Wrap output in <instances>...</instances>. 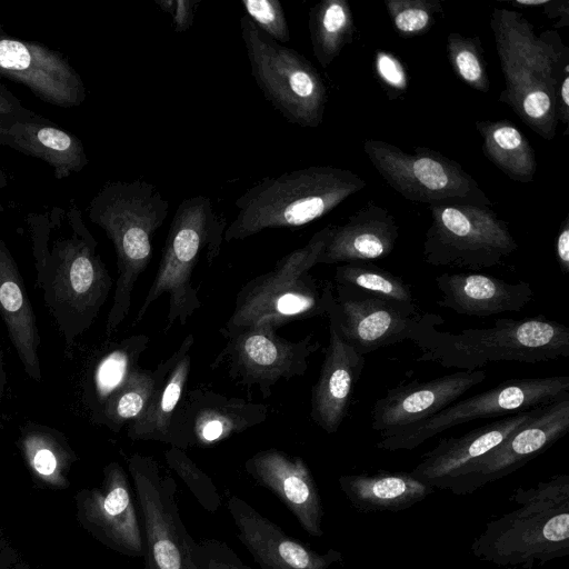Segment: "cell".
Instances as JSON below:
<instances>
[{"instance_id":"obj_20","label":"cell","mask_w":569,"mask_h":569,"mask_svg":"<svg viewBox=\"0 0 569 569\" xmlns=\"http://www.w3.org/2000/svg\"><path fill=\"white\" fill-rule=\"evenodd\" d=\"M227 508L238 529V538L261 569H329L342 561L336 549L318 552L287 535L278 525L238 496Z\"/></svg>"},{"instance_id":"obj_28","label":"cell","mask_w":569,"mask_h":569,"mask_svg":"<svg viewBox=\"0 0 569 569\" xmlns=\"http://www.w3.org/2000/svg\"><path fill=\"white\" fill-rule=\"evenodd\" d=\"M0 316L26 373L41 381L40 335L23 279L16 260L0 238Z\"/></svg>"},{"instance_id":"obj_12","label":"cell","mask_w":569,"mask_h":569,"mask_svg":"<svg viewBox=\"0 0 569 569\" xmlns=\"http://www.w3.org/2000/svg\"><path fill=\"white\" fill-rule=\"evenodd\" d=\"M143 537L144 569H202L177 505V482L156 459H128Z\"/></svg>"},{"instance_id":"obj_21","label":"cell","mask_w":569,"mask_h":569,"mask_svg":"<svg viewBox=\"0 0 569 569\" xmlns=\"http://www.w3.org/2000/svg\"><path fill=\"white\" fill-rule=\"evenodd\" d=\"M80 508L84 522L104 543L123 555L143 557L139 513L118 462L104 468L101 487L86 491Z\"/></svg>"},{"instance_id":"obj_44","label":"cell","mask_w":569,"mask_h":569,"mask_svg":"<svg viewBox=\"0 0 569 569\" xmlns=\"http://www.w3.org/2000/svg\"><path fill=\"white\" fill-rule=\"evenodd\" d=\"M556 256L560 270L566 274L569 271V217L566 216L558 232Z\"/></svg>"},{"instance_id":"obj_37","label":"cell","mask_w":569,"mask_h":569,"mask_svg":"<svg viewBox=\"0 0 569 569\" xmlns=\"http://www.w3.org/2000/svg\"><path fill=\"white\" fill-rule=\"evenodd\" d=\"M483 53L478 36L450 32L447 37V56L452 71L470 88L486 93L490 90V80Z\"/></svg>"},{"instance_id":"obj_16","label":"cell","mask_w":569,"mask_h":569,"mask_svg":"<svg viewBox=\"0 0 569 569\" xmlns=\"http://www.w3.org/2000/svg\"><path fill=\"white\" fill-rule=\"evenodd\" d=\"M328 313L345 340L362 356L411 341L423 317L417 303L388 300L341 286H336Z\"/></svg>"},{"instance_id":"obj_19","label":"cell","mask_w":569,"mask_h":569,"mask_svg":"<svg viewBox=\"0 0 569 569\" xmlns=\"http://www.w3.org/2000/svg\"><path fill=\"white\" fill-rule=\"evenodd\" d=\"M486 371H457L428 381H411L387 390L371 409V428L380 437L429 419L486 379Z\"/></svg>"},{"instance_id":"obj_3","label":"cell","mask_w":569,"mask_h":569,"mask_svg":"<svg viewBox=\"0 0 569 569\" xmlns=\"http://www.w3.org/2000/svg\"><path fill=\"white\" fill-rule=\"evenodd\" d=\"M513 507L490 519L473 539L478 560L506 569H535L569 555V475L516 488Z\"/></svg>"},{"instance_id":"obj_30","label":"cell","mask_w":569,"mask_h":569,"mask_svg":"<svg viewBox=\"0 0 569 569\" xmlns=\"http://www.w3.org/2000/svg\"><path fill=\"white\" fill-rule=\"evenodd\" d=\"M193 343V335H187L177 349L173 366L158 383L148 406L138 418L128 423L127 435L131 440L170 445V425L191 372Z\"/></svg>"},{"instance_id":"obj_15","label":"cell","mask_w":569,"mask_h":569,"mask_svg":"<svg viewBox=\"0 0 569 569\" xmlns=\"http://www.w3.org/2000/svg\"><path fill=\"white\" fill-rule=\"evenodd\" d=\"M569 430V397L533 410L529 419L493 449L462 468L445 487L469 495L499 480L540 456Z\"/></svg>"},{"instance_id":"obj_8","label":"cell","mask_w":569,"mask_h":569,"mask_svg":"<svg viewBox=\"0 0 569 569\" xmlns=\"http://www.w3.org/2000/svg\"><path fill=\"white\" fill-rule=\"evenodd\" d=\"M333 226L317 231L309 241L277 261L237 293L233 310L220 333L227 338L263 318L277 327L315 317H327L335 293L331 282L321 286L310 274L323 252Z\"/></svg>"},{"instance_id":"obj_13","label":"cell","mask_w":569,"mask_h":569,"mask_svg":"<svg viewBox=\"0 0 569 569\" xmlns=\"http://www.w3.org/2000/svg\"><path fill=\"white\" fill-rule=\"evenodd\" d=\"M569 397V377L513 378L481 393L455 401L433 417L380 437L385 451L413 450L430 438L476 419L511 416Z\"/></svg>"},{"instance_id":"obj_1","label":"cell","mask_w":569,"mask_h":569,"mask_svg":"<svg viewBox=\"0 0 569 569\" xmlns=\"http://www.w3.org/2000/svg\"><path fill=\"white\" fill-rule=\"evenodd\" d=\"M26 220L36 286L63 338L64 353L71 358L76 339L97 319L113 281L73 200L66 207L31 212Z\"/></svg>"},{"instance_id":"obj_32","label":"cell","mask_w":569,"mask_h":569,"mask_svg":"<svg viewBox=\"0 0 569 569\" xmlns=\"http://www.w3.org/2000/svg\"><path fill=\"white\" fill-rule=\"evenodd\" d=\"M475 126L482 138V152L489 161L513 181H533L537 170L535 149L511 121L478 120Z\"/></svg>"},{"instance_id":"obj_5","label":"cell","mask_w":569,"mask_h":569,"mask_svg":"<svg viewBox=\"0 0 569 569\" xmlns=\"http://www.w3.org/2000/svg\"><path fill=\"white\" fill-rule=\"evenodd\" d=\"M367 182L348 169L313 166L267 177L234 202L238 214L223 240H243L263 230L308 224L338 207Z\"/></svg>"},{"instance_id":"obj_43","label":"cell","mask_w":569,"mask_h":569,"mask_svg":"<svg viewBox=\"0 0 569 569\" xmlns=\"http://www.w3.org/2000/svg\"><path fill=\"white\" fill-rule=\"evenodd\" d=\"M160 9L169 13L176 32H184L193 24L199 1L196 0H156Z\"/></svg>"},{"instance_id":"obj_48","label":"cell","mask_w":569,"mask_h":569,"mask_svg":"<svg viewBox=\"0 0 569 569\" xmlns=\"http://www.w3.org/2000/svg\"><path fill=\"white\" fill-rule=\"evenodd\" d=\"M7 386V373L4 370V361H3V351L0 345V408L2 406V399L4 395V389ZM2 425V413L0 412V426Z\"/></svg>"},{"instance_id":"obj_35","label":"cell","mask_w":569,"mask_h":569,"mask_svg":"<svg viewBox=\"0 0 569 569\" xmlns=\"http://www.w3.org/2000/svg\"><path fill=\"white\" fill-rule=\"evenodd\" d=\"M313 56L327 68L353 41L356 26L347 0H322L309 10Z\"/></svg>"},{"instance_id":"obj_38","label":"cell","mask_w":569,"mask_h":569,"mask_svg":"<svg viewBox=\"0 0 569 569\" xmlns=\"http://www.w3.org/2000/svg\"><path fill=\"white\" fill-rule=\"evenodd\" d=\"M387 12L401 38L425 34L443 12L439 0H385Z\"/></svg>"},{"instance_id":"obj_50","label":"cell","mask_w":569,"mask_h":569,"mask_svg":"<svg viewBox=\"0 0 569 569\" xmlns=\"http://www.w3.org/2000/svg\"><path fill=\"white\" fill-rule=\"evenodd\" d=\"M7 186H8V178L0 167V189L4 188Z\"/></svg>"},{"instance_id":"obj_25","label":"cell","mask_w":569,"mask_h":569,"mask_svg":"<svg viewBox=\"0 0 569 569\" xmlns=\"http://www.w3.org/2000/svg\"><path fill=\"white\" fill-rule=\"evenodd\" d=\"M440 292L437 303L468 317L487 318L519 312L532 300L530 283H509L477 272L441 273L436 277Z\"/></svg>"},{"instance_id":"obj_49","label":"cell","mask_w":569,"mask_h":569,"mask_svg":"<svg viewBox=\"0 0 569 569\" xmlns=\"http://www.w3.org/2000/svg\"><path fill=\"white\" fill-rule=\"evenodd\" d=\"M548 0H513L509 1L511 4H517L520 7H542L546 4Z\"/></svg>"},{"instance_id":"obj_17","label":"cell","mask_w":569,"mask_h":569,"mask_svg":"<svg viewBox=\"0 0 569 569\" xmlns=\"http://www.w3.org/2000/svg\"><path fill=\"white\" fill-rule=\"evenodd\" d=\"M262 403L230 398L199 387L183 393L170 425V446L209 447L263 423Z\"/></svg>"},{"instance_id":"obj_31","label":"cell","mask_w":569,"mask_h":569,"mask_svg":"<svg viewBox=\"0 0 569 569\" xmlns=\"http://www.w3.org/2000/svg\"><path fill=\"white\" fill-rule=\"evenodd\" d=\"M148 343L146 335L130 336L102 353L93 363L82 385V401L91 413L92 422L109 396L138 367V360Z\"/></svg>"},{"instance_id":"obj_23","label":"cell","mask_w":569,"mask_h":569,"mask_svg":"<svg viewBox=\"0 0 569 569\" xmlns=\"http://www.w3.org/2000/svg\"><path fill=\"white\" fill-rule=\"evenodd\" d=\"M0 146L47 162L57 179L80 172L88 164L77 136L29 109L0 114Z\"/></svg>"},{"instance_id":"obj_24","label":"cell","mask_w":569,"mask_h":569,"mask_svg":"<svg viewBox=\"0 0 569 569\" xmlns=\"http://www.w3.org/2000/svg\"><path fill=\"white\" fill-rule=\"evenodd\" d=\"M329 340L317 382L311 391L310 416L329 435L336 433L348 415L351 395L366 360L341 336L328 313Z\"/></svg>"},{"instance_id":"obj_18","label":"cell","mask_w":569,"mask_h":569,"mask_svg":"<svg viewBox=\"0 0 569 569\" xmlns=\"http://www.w3.org/2000/svg\"><path fill=\"white\" fill-rule=\"evenodd\" d=\"M0 76L23 84L41 101L56 107H79L86 99L83 81L63 53L14 38L1 24Z\"/></svg>"},{"instance_id":"obj_22","label":"cell","mask_w":569,"mask_h":569,"mask_svg":"<svg viewBox=\"0 0 569 569\" xmlns=\"http://www.w3.org/2000/svg\"><path fill=\"white\" fill-rule=\"evenodd\" d=\"M244 469L281 500L307 533L312 537L323 535L321 497L302 458L271 448L247 459Z\"/></svg>"},{"instance_id":"obj_10","label":"cell","mask_w":569,"mask_h":569,"mask_svg":"<svg viewBox=\"0 0 569 569\" xmlns=\"http://www.w3.org/2000/svg\"><path fill=\"white\" fill-rule=\"evenodd\" d=\"M429 209L422 254L430 266L477 271L500 264L518 249L508 223L491 207L446 203Z\"/></svg>"},{"instance_id":"obj_45","label":"cell","mask_w":569,"mask_h":569,"mask_svg":"<svg viewBox=\"0 0 569 569\" xmlns=\"http://www.w3.org/2000/svg\"><path fill=\"white\" fill-rule=\"evenodd\" d=\"M556 111L558 120L568 127L569 124V72L565 73L557 90Z\"/></svg>"},{"instance_id":"obj_6","label":"cell","mask_w":569,"mask_h":569,"mask_svg":"<svg viewBox=\"0 0 569 569\" xmlns=\"http://www.w3.org/2000/svg\"><path fill=\"white\" fill-rule=\"evenodd\" d=\"M169 203L151 183L110 181L91 199L88 216L111 240L118 277L106 321L112 336L129 313L134 284L152 257V238L164 222Z\"/></svg>"},{"instance_id":"obj_9","label":"cell","mask_w":569,"mask_h":569,"mask_svg":"<svg viewBox=\"0 0 569 569\" xmlns=\"http://www.w3.org/2000/svg\"><path fill=\"white\" fill-rule=\"evenodd\" d=\"M240 30L251 73L266 100L288 122L319 127L328 96L315 66L300 52L263 33L247 16L240 18Z\"/></svg>"},{"instance_id":"obj_47","label":"cell","mask_w":569,"mask_h":569,"mask_svg":"<svg viewBox=\"0 0 569 569\" xmlns=\"http://www.w3.org/2000/svg\"><path fill=\"white\" fill-rule=\"evenodd\" d=\"M21 101L4 84L0 83V114L27 110Z\"/></svg>"},{"instance_id":"obj_42","label":"cell","mask_w":569,"mask_h":569,"mask_svg":"<svg viewBox=\"0 0 569 569\" xmlns=\"http://www.w3.org/2000/svg\"><path fill=\"white\" fill-rule=\"evenodd\" d=\"M375 70L390 99H396L407 90L406 69L392 52L378 50L375 57Z\"/></svg>"},{"instance_id":"obj_4","label":"cell","mask_w":569,"mask_h":569,"mask_svg":"<svg viewBox=\"0 0 569 569\" xmlns=\"http://www.w3.org/2000/svg\"><path fill=\"white\" fill-rule=\"evenodd\" d=\"M439 315L423 313L412 342L421 362L460 371L481 370L492 362L537 363L569 357V329L539 315L522 319H497L488 328L459 332L439 331Z\"/></svg>"},{"instance_id":"obj_27","label":"cell","mask_w":569,"mask_h":569,"mask_svg":"<svg viewBox=\"0 0 569 569\" xmlns=\"http://www.w3.org/2000/svg\"><path fill=\"white\" fill-rule=\"evenodd\" d=\"M399 237L393 216L369 201L345 223L332 227L331 236L318 263L372 261L389 256Z\"/></svg>"},{"instance_id":"obj_2","label":"cell","mask_w":569,"mask_h":569,"mask_svg":"<svg viewBox=\"0 0 569 569\" xmlns=\"http://www.w3.org/2000/svg\"><path fill=\"white\" fill-rule=\"evenodd\" d=\"M490 27L506 84L499 101L551 141L558 122L557 90L569 72V48L556 31L536 34L526 17L513 10L495 8Z\"/></svg>"},{"instance_id":"obj_11","label":"cell","mask_w":569,"mask_h":569,"mask_svg":"<svg viewBox=\"0 0 569 569\" xmlns=\"http://www.w3.org/2000/svg\"><path fill=\"white\" fill-rule=\"evenodd\" d=\"M363 151L383 180L405 199L431 204L491 207L478 182L439 151L416 147L409 153L387 141L366 139Z\"/></svg>"},{"instance_id":"obj_36","label":"cell","mask_w":569,"mask_h":569,"mask_svg":"<svg viewBox=\"0 0 569 569\" xmlns=\"http://www.w3.org/2000/svg\"><path fill=\"white\" fill-rule=\"evenodd\" d=\"M336 286L357 289L403 303H416L410 286L392 272L369 261L341 263L335 272Z\"/></svg>"},{"instance_id":"obj_41","label":"cell","mask_w":569,"mask_h":569,"mask_svg":"<svg viewBox=\"0 0 569 569\" xmlns=\"http://www.w3.org/2000/svg\"><path fill=\"white\" fill-rule=\"evenodd\" d=\"M197 552L202 569H252L221 540L204 539L197 542Z\"/></svg>"},{"instance_id":"obj_26","label":"cell","mask_w":569,"mask_h":569,"mask_svg":"<svg viewBox=\"0 0 569 569\" xmlns=\"http://www.w3.org/2000/svg\"><path fill=\"white\" fill-rule=\"evenodd\" d=\"M535 409L486 423L460 437L441 439L421 457L410 473L435 489L445 490L446 485L462 468L503 441L531 417Z\"/></svg>"},{"instance_id":"obj_14","label":"cell","mask_w":569,"mask_h":569,"mask_svg":"<svg viewBox=\"0 0 569 569\" xmlns=\"http://www.w3.org/2000/svg\"><path fill=\"white\" fill-rule=\"evenodd\" d=\"M276 322L263 318L253 326L224 338L221 352L211 369L224 368L234 381L258 387L268 398L280 380L301 377L308 370L309 358L319 350L313 335L291 341L276 333Z\"/></svg>"},{"instance_id":"obj_46","label":"cell","mask_w":569,"mask_h":569,"mask_svg":"<svg viewBox=\"0 0 569 569\" xmlns=\"http://www.w3.org/2000/svg\"><path fill=\"white\" fill-rule=\"evenodd\" d=\"M545 14L549 19H558V22L555 24L556 28L568 27L569 26V1L562 0H548L546 4L542 6Z\"/></svg>"},{"instance_id":"obj_29","label":"cell","mask_w":569,"mask_h":569,"mask_svg":"<svg viewBox=\"0 0 569 569\" xmlns=\"http://www.w3.org/2000/svg\"><path fill=\"white\" fill-rule=\"evenodd\" d=\"M338 483L351 506L361 512L401 511L436 491L410 471L345 475Z\"/></svg>"},{"instance_id":"obj_33","label":"cell","mask_w":569,"mask_h":569,"mask_svg":"<svg viewBox=\"0 0 569 569\" xmlns=\"http://www.w3.org/2000/svg\"><path fill=\"white\" fill-rule=\"evenodd\" d=\"M177 350L162 360L154 370L137 367L104 402L97 425H103L113 432L138 418L148 406L158 383L173 366Z\"/></svg>"},{"instance_id":"obj_7","label":"cell","mask_w":569,"mask_h":569,"mask_svg":"<svg viewBox=\"0 0 569 569\" xmlns=\"http://www.w3.org/2000/svg\"><path fill=\"white\" fill-rule=\"evenodd\" d=\"M227 221L214 210L210 198L194 196L180 202L171 220L159 267L139 308L133 326L140 322L150 306L168 293L167 332L177 321L186 325L201 307L194 273L201 262L208 267L220 253Z\"/></svg>"},{"instance_id":"obj_40","label":"cell","mask_w":569,"mask_h":569,"mask_svg":"<svg viewBox=\"0 0 569 569\" xmlns=\"http://www.w3.org/2000/svg\"><path fill=\"white\" fill-rule=\"evenodd\" d=\"M247 17L267 36L279 43L290 40L288 22L278 0H242Z\"/></svg>"},{"instance_id":"obj_34","label":"cell","mask_w":569,"mask_h":569,"mask_svg":"<svg viewBox=\"0 0 569 569\" xmlns=\"http://www.w3.org/2000/svg\"><path fill=\"white\" fill-rule=\"evenodd\" d=\"M20 448L33 475L52 487H66V473L74 456L60 431L37 422L21 428Z\"/></svg>"},{"instance_id":"obj_39","label":"cell","mask_w":569,"mask_h":569,"mask_svg":"<svg viewBox=\"0 0 569 569\" xmlns=\"http://www.w3.org/2000/svg\"><path fill=\"white\" fill-rule=\"evenodd\" d=\"M168 467L186 483L203 509L214 513L221 507V498L211 478L204 473L184 450L170 447L164 452Z\"/></svg>"}]
</instances>
